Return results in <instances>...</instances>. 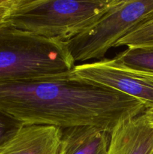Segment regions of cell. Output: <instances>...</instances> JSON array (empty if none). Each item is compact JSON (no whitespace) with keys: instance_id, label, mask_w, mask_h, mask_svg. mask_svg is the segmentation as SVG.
<instances>
[{"instance_id":"cell-11","label":"cell","mask_w":153,"mask_h":154,"mask_svg":"<svg viewBox=\"0 0 153 154\" xmlns=\"http://www.w3.org/2000/svg\"><path fill=\"white\" fill-rule=\"evenodd\" d=\"M22 125L20 121L0 111V145L11 138Z\"/></svg>"},{"instance_id":"cell-2","label":"cell","mask_w":153,"mask_h":154,"mask_svg":"<svg viewBox=\"0 0 153 154\" xmlns=\"http://www.w3.org/2000/svg\"><path fill=\"white\" fill-rule=\"evenodd\" d=\"M123 0H16L4 23L67 42L91 28Z\"/></svg>"},{"instance_id":"cell-4","label":"cell","mask_w":153,"mask_h":154,"mask_svg":"<svg viewBox=\"0 0 153 154\" xmlns=\"http://www.w3.org/2000/svg\"><path fill=\"white\" fill-rule=\"evenodd\" d=\"M153 14V0H123L82 34L67 41L74 62L103 58L110 48Z\"/></svg>"},{"instance_id":"cell-5","label":"cell","mask_w":153,"mask_h":154,"mask_svg":"<svg viewBox=\"0 0 153 154\" xmlns=\"http://www.w3.org/2000/svg\"><path fill=\"white\" fill-rule=\"evenodd\" d=\"M74 72L80 78L137 99L146 110L153 108V74L128 68L114 58L77 65Z\"/></svg>"},{"instance_id":"cell-8","label":"cell","mask_w":153,"mask_h":154,"mask_svg":"<svg viewBox=\"0 0 153 154\" xmlns=\"http://www.w3.org/2000/svg\"><path fill=\"white\" fill-rule=\"evenodd\" d=\"M110 133L92 126L62 129L58 154H107Z\"/></svg>"},{"instance_id":"cell-14","label":"cell","mask_w":153,"mask_h":154,"mask_svg":"<svg viewBox=\"0 0 153 154\" xmlns=\"http://www.w3.org/2000/svg\"><path fill=\"white\" fill-rule=\"evenodd\" d=\"M152 154H153V153H152Z\"/></svg>"},{"instance_id":"cell-9","label":"cell","mask_w":153,"mask_h":154,"mask_svg":"<svg viewBox=\"0 0 153 154\" xmlns=\"http://www.w3.org/2000/svg\"><path fill=\"white\" fill-rule=\"evenodd\" d=\"M114 60L130 69L153 74V46L128 47Z\"/></svg>"},{"instance_id":"cell-7","label":"cell","mask_w":153,"mask_h":154,"mask_svg":"<svg viewBox=\"0 0 153 154\" xmlns=\"http://www.w3.org/2000/svg\"><path fill=\"white\" fill-rule=\"evenodd\" d=\"M61 135L59 128L22 124L0 145V154H58Z\"/></svg>"},{"instance_id":"cell-6","label":"cell","mask_w":153,"mask_h":154,"mask_svg":"<svg viewBox=\"0 0 153 154\" xmlns=\"http://www.w3.org/2000/svg\"><path fill=\"white\" fill-rule=\"evenodd\" d=\"M144 112L122 120L112 129L107 154H152L153 126Z\"/></svg>"},{"instance_id":"cell-1","label":"cell","mask_w":153,"mask_h":154,"mask_svg":"<svg viewBox=\"0 0 153 154\" xmlns=\"http://www.w3.org/2000/svg\"><path fill=\"white\" fill-rule=\"evenodd\" d=\"M146 110L137 99L68 73L0 81V111L22 124L61 129L92 126L110 133L122 120Z\"/></svg>"},{"instance_id":"cell-12","label":"cell","mask_w":153,"mask_h":154,"mask_svg":"<svg viewBox=\"0 0 153 154\" xmlns=\"http://www.w3.org/2000/svg\"><path fill=\"white\" fill-rule=\"evenodd\" d=\"M16 2V0H0V26L6 20Z\"/></svg>"},{"instance_id":"cell-13","label":"cell","mask_w":153,"mask_h":154,"mask_svg":"<svg viewBox=\"0 0 153 154\" xmlns=\"http://www.w3.org/2000/svg\"><path fill=\"white\" fill-rule=\"evenodd\" d=\"M144 114H145L146 117H147L148 121L150 122V123L153 126V108H150V109L146 110Z\"/></svg>"},{"instance_id":"cell-10","label":"cell","mask_w":153,"mask_h":154,"mask_svg":"<svg viewBox=\"0 0 153 154\" xmlns=\"http://www.w3.org/2000/svg\"><path fill=\"white\" fill-rule=\"evenodd\" d=\"M121 46H153V14L122 38L114 48Z\"/></svg>"},{"instance_id":"cell-3","label":"cell","mask_w":153,"mask_h":154,"mask_svg":"<svg viewBox=\"0 0 153 154\" xmlns=\"http://www.w3.org/2000/svg\"><path fill=\"white\" fill-rule=\"evenodd\" d=\"M75 62L67 42L3 23L0 26V81H22L68 73Z\"/></svg>"}]
</instances>
